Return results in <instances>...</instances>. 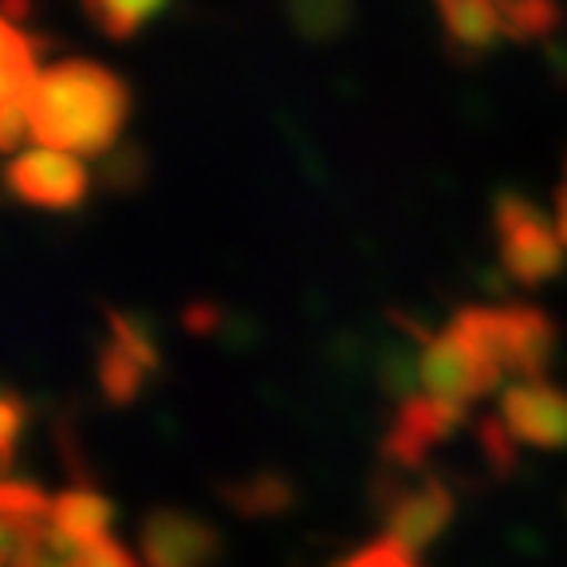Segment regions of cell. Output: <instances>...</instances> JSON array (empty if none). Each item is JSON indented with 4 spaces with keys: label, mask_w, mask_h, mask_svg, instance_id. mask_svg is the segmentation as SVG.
<instances>
[{
    "label": "cell",
    "mask_w": 567,
    "mask_h": 567,
    "mask_svg": "<svg viewBox=\"0 0 567 567\" xmlns=\"http://www.w3.org/2000/svg\"><path fill=\"white\" fill-rule=\"evenodd\" d=\"M131 91L115 71L91 60H63L40 71L28 99V138L75 158H95L118 142Z\"/></svg>",
    "instance_id": "1"
},
{
    "label": "cell",
    "mask_w": 567,
    "mask_h": 567,
    "mask_svg": "<svg viewBox=\"0 0 567 567\" xmlns=\"http://www.w3.org/2000/svg\"><path fill=\"white\" fill-rule=\"evenodd\" d=\"M493 229L501 237V268L520 288H544L564 272V240L556 225L540 213V205L524 194H505L493 202Z\"/></svg>",
    "instance_id": "2"
},
{
    "label": "cell",
    "mask_w": 567,
    "mask_h": 567,
    "mask_svg": "<svg viewBox=\"0 0 567 567\" xmlns=\"http://www.w3.org/2000/svg\"><path fill=\"white\" fill-rule=\"evenodd\" d=\"M374 501H379L386 536L406 544L410 551H425L453 520V493L445 488V481L430 473H417L410 481L406 470L386 465L374 485Z\"/></svg>",
    "instance_id": "3"
},
{
    "label": "cell",
    "mask_w": 567,
    "mask_h": 567,
    "mask_svg": "<svg viewBox=\"0 0 567 567\" xmlns=\"http://www.w3.org/2000/svg\"><path fill=\"white\" fill-rule=\"evenodd\" d=\"M501 379H505V371L488 363L481 351H473L453 328L445 336H430L417 354V386L425 394H437V399L461 402V406L485 399L488 390L501 386Z\"/></svg>",
    "instance_id": "4"
},
{
    "label": "cell",
    "mask_w": 567,
    "mask_h": 567,
    "mask_svg": "<svg viewBox=\"0 0 567 567\" xmlns=\"http://www.w3.org/2000/svg\"><path fill=\"white\" fill-rule=\"evenodd\" d=\"M9 189L17 202L35 205V209L68 213L83 205L91 189V177L83 162L68 151H52V146H35L9 162Z\"/></svg>",
    "instance_id": "5"
},
{
    "label": "cell",
    "mask_w": 567,
    "mask_h": 567,
    "mask_svg": "<svg viewBox=\"0 0 567 567\" xmlns=\"http://www.w3.org/2000/svg\"><path fill=\"white\" fill-rule=\"evenodd\" d=\"M465 410L461 402L437 399V394H410L402 399V410L394 414V425L382 437V461L394 465V470L417 473L425 465V453L434 450L437 442L457 430L465 422Z\"/></svg>",
    "instance_id": "6"
},
{
    "label": "cell",
    "mask_w": 567,
    "mask_h": 567,
    "mask_svg": "<svg viewBox=\"0 0 567 567\" xmlns=\"http://www.w3.org/2000/svg\"><path fill=\"white\" fill-rule=\"evenodd\" d=\"M142 567H213L221 556V532L182 508H154L138 528Z\"/></svg>",
    "instance_id": "7"
},
{
    "label": "cell",
    "mask_w": 567,
    "mask_h": 567,
    "mask_svg": "<svg viewBox=\"0 0 567 567\" xmlns=\"http://www.w3.org/2000/svg\"><path fill=\"white\" fill-rule=\"evenodd\" d=\"M501 417L520 445L564 450L567 445V394L548 379H516L501 394Z\"/></svg>",
    "instance_id": "8"
},
{
    "label": "cell",
    "mask_w": 567,
    "mask_h": 567,
    "mask_svg": "<svg viewBox=\"0 0 567 567\" xmlns=\"http://www.w3.org/2000/svg\"><path fill=\"white\" fill-rule=\"evenodd\" d=\"M40 80L35 68V44L20 24L4 20L0 32V142L4 151H17L28 134V99Z\"/></svg>",
    "instance_id": "9"
},
{
    "label": "cell",
    "mask_w": 567,
    "mask_h": 567,
    "mask_svg": "<svg viewBox=\"0 0 567 567\" xmlns=\"http://www.w3.org/2000/svg\"><path fill=\"white\" fill-rule=\"evenodd\" d=\"M501 323H505L508 374H516V379H544L559 343V331L548 311L528 308V303H508V308H501Z\"/></svg>",
    "instance_id": "10"
},
{
    "label": "cell",
    "mask_w": 567,
    "mask_h": 567,
    "mask_svg": "<svg viewBox=\"0 0 567 567\" xmlns=\"http://www.w3.org/2000/svg\"><path fill=\"white\" fill-rule=\"evenodd\" d=\"M111 520H115V508L103 493L80 485L68 488L63 496L52 501V551H71V548H87L95 540L111 536Z\"/></svg>",
    "instance_id": "11"
},
{
    "label": "cell",
    "mask_w": 567,
    "mask_h": 567,
    "mask_svg": "<svg viewBox=\"0 0 567 567\" xmlns=\"http://www.w3.org/2000/svg\"><path fill=\"white\" fill-rule=\"evenodd\" d=\"M442 28L450 35V44L461 52L481 55L505 40V17L496 9V0H434Z\"/></svg>",
    "instance_id": "12"
},
{
    "label": "cell",
    "mask_w": 567,
    "mask_h": 567,
    "mask_svg": "<svg viewBox=\"0 0 567 567\" xmlns=\"http://www.w3.org/2000/svg\"><path fill=\"white\" fill-rule=\"evenodd\" d=\"M221 496L225 505L240 516H280L296 501L292 481L284 477V473H248L240 481H229L221 488Z\"/></svg>",
    "instance_id": "13"
},
{
    "label": "cell",
    "mask_w": 567,
    "mask_h": 567,
    "mask_svg": "<svg viewBox=\"0 0 567 567\" xmlns=\"http://www.w3.org/2000/svg\"><path fill=\"white\" fill-rule=\"evenodd\" d=\"M95 367H99V390H103V399L111 402V406H131V402L138 399L146 374H151V367H142L138 359H134L123 343H115L111 336L99 347Z\"/></svg>",
    "instance_id": "14"
},
{
    "label": "cell",
    "mask_w": 567,
    "mask_h": 567,
    "mask_svg": "<svg viewBox=\"0 0 567 567\" xmlns=\"http://www.w3.org/2000/svg\"><path fill=\"white\" fill-rule=\"evenodd\" d=\"M162 9H166V0H83L87 20L111 40H131Z\"/></svg>",
    "instance_id": "15"
},
{
    "label": "cell",
    "mask_w": 567,
    "mask_h": 567,
    "mask_svg": "<svg viewBox=\"0 0 567 567\" xmlns=\"http://www.w3.org/2000/svg\"><path fill=\"white\" fill-rule=\"evenodd\" d=\"M496 9L505 17L508 40H524V44L551 35L564 20L556 0H496Z\"/></svg>",
    "instance_id": "16"
},
{
    "label": "cell",
    "mask_w": 567,
    "mask_h": 567,
    "mask_svg": "<svg viewBox=\"0 0 567 567\" xmlns=\"http://www.w3.org/2000/svg\"><path fill=\"white\" fill-rule=\"evenodd\" d=\"M0 516H4V524H48L52 501L28 481H9L0 493Z\"/></svg>",
    "instance_id": "17"
},
{
    "label": "cell",
    "mask_w": 567,
    "mask_h": 567,
    "mask_svg": "<svg viewBox=\"0 0 567 567\" xmlns=\"http://www.w3.org/2000/svg\"><path fill=\"white\" fill-rule=\"evenodd\" d=\"M106 328H111V339L115 343H123L126 351L138 359L142 367H151V371H158L162 354H158V339H154L151 323L138 316H126V311H111V319H106Z\"/></svg>",
    "instance_id": "18"
},
{
    "label": "cell",
    "mask_w": 567,
    "mask_h": 567,
    "mask_svg": "<svg viewBox=\"0 0 567 567\" xmlns=\"http://www.w3.org/2000/svg\"><path fill=\"white\" fill-rule=\"evenodd\" d=\"M477 437H481V453H485L488 470L493 473H513L516 470V437L513 430L505 425V417H481L477 425Z\"/></svg>",
    "instance_id": "19"
},
{
    "label": "cell",
    "mask_w": 567,
    "mask_h": 567,
    "mask_svg": "<svg viewBox=\"0 0 567 567\" xmlns=\"http://www.w3.org/2000/svg\"><path fill=\"white\" fill-rule=\"evenodd\" d=\"M336 567H417V551H410L406 544L382 536V540L367 544V548H359L347 559H339Z\"/></svg>",
    "instance_id": "20"
},
{
    "label": "cell",
    "mask_w": 567,
    "mask_h": 567,
    "mask_svg": "<svg viewBox=\"0 0 567 567\" xmlns=\"http://www.w3.org/2000/svg\"><path fill=\"white\" fill-rule=\"evenodd\" d=\"M296 24L308 35H328L343 28L347 20V0H296Z\"/></svg>",
    "instance_id": "21"
},
{
    "label": "cell",
    "mask_w": 567,
    "mask_h": 567,
    "mask_svg": "<svg viewBox=\"0 0 567 567\" xmlns=\"http://www.w3.org/2000/svg\"><path fill=\"white\" fill-rule=\"evenodd\" d=\"M0 453H4V465L12 461V453H17V437H20V422H24V402H20L17 390H9L4 394V402H0Z\"/></svg>",
    "instance_id": "22"
},
{
    "label": "cell",
    "mask_w": 567,
    "mask_h": 567,
    "mask_svg": "<svg viewBox=\"0 0 567 567\" xmlns=\"http://www.w3.org/2000/svg\"><path fill=\"white\" fill-rule=\"evenodd\" d=\"M142 177V154L138 151H118L115 158H106V182L115 189H134Z\"/></svg>",
    "instance_id": "23"
},
{
    "label": "cell",
    "mask_w": 567,
    "mask_h": 567,
    "mask_svg": "<svg viewBox=\"0 0 567 567\" xmlns=\"http://www.w3.org/2000/svg\"><path fill=\"white\" fill-rule=\"evenodd\" d=\"M213 323H217V311H213L209 303H197V308H189V311H186V328L209 331Z\"/></svg>",
    "instance_id": "24"
},
{
    "label": "cell",
    "mask_w": 567,
    "mask_h": 567,
    "mask_svg": "<svg viewBox=\"0 0 567 567\" xmlns=\"http://www.w3.org/2000/svg\"><path fill=\"white\" fill-rule=\"evenodd\" d=\"M556 233H559V240L567 245V186L556 194Z\"/></svg>",
    "instance_id": "25"
}]
</instances>
